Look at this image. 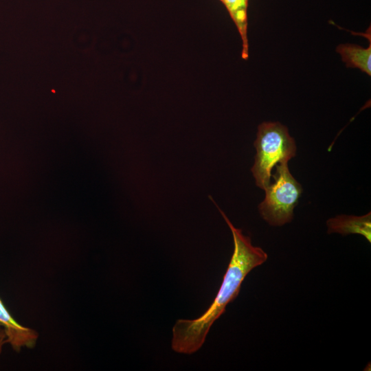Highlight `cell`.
Listing matches in <instances>:
<instances>
[{"label": "cell", "mask_w": 371, "mask_h": 371, "mask_svg": "<svg viewBox=\"0 0 371 371\" xmlns=\"http://www.w3.org/2000/svg\"><path fill=\"white\" fill-rule=\"evenodd\" d=\"M209 197L232 232L234 251L220 289L208 309L195 319H179L175 324L171 347L181 354L191 355L200 349L211 326L225 312L227 304L238 296L245 278L268 258L262 248L251 244L249 236H245L240 229L233 225L214 199Z\"/></svg>", "instance_id": "cell-1"}, {"label": "cell", "mask_w": 371, "mask_h": 371, "mask_svg": "<svg viewBox=\"0 0 371 371\" xmlns=\"http://www.w3.org/2000/svg\"><path fill=\"white\" fill-rule=\"evenodd\" d=\"M254 144L256 155L251 172L256 186L265 190L271 183L273 168L294 157L296 145L287 127L278 122L260 124Z\"/></svg>", "instance_id": "cell-2"}, {"label": "cell", "mask_w": 371, "mask_h": 371, "mask_svg": "<svg viewBox=\"0 0 371 371\" xmlns=\"http://www.w3.org/2000/svg\"><path fill=\"white\" fill-rule=\"evenodd\" d=\"M274 179L265 189V197L258 205L262 218L270 225L282 226L292 221L293 209L302 192L301 185L290 173L288 162L276 166Z\"/></svg>", "instance_id": "cell-3"}, {"label": "cell", "mask_w": 371, "mask_h": 371, "mask_svg": "<svg viewBox=\"0 0 371 371\" xmlns=\"http://www.w3.org/2000/svg\"><path fill=\"white\" fill-rule=\"evenodd\" d=\"M0 326L5 331L7 343L16 352H20L23 348L35 347L39 336L38 332L18 323L12 316L1 297Z\"/></svg>", "instance_id": "cell-4"}, {"label": "cell", "mask_w": 371, "mask_h": 371, "mask_svg": "<svg viewBox=\"0 0 371 371\" xmlns=\"http://www.w3.org/2000/svg\"><path fill=\"white\" fill-rule=\"evenodd\" d=\"M328 233H339L343 236L350 234H360L371 243V214L363 216L339 215L329 218L327 222Z\"/></svg>", "instance_id": "cell-5"}, {"label": "cell", "mask_w": 371, "mask_h": 371, "mask_svg": "<svg viewBox=\"0 0 371 371\" xmlns=\"http://www.w3.org/2000/svg\"><path fill=\"white\" fill-rule=\"evenodd\" d=\"M228 12L240 34L242 42L241 58H249V42L247 37L249 0H219Z\"/></svg>", "instance_id": "cell-6"}, {"label": "cell", "mask_w": 371, "mask_h": 371, "mask_svg": "<svg viewBox=\"0 0 371 371\" xmlns=\"http://www.w3.org/2000/svg\"><path fill=\"white\" fill-rule=\"evenodd\" d=\"M371 41L369 47L363 48L354 44H341L336 48L347 68L359 69L371 76Z\"/></svg>", "instance_id": "cell-7"}, {"label": "cell", "mask_w": 371, "mask_h": 371, "mask_svg": "<svg viewBox=\"0 0 371 371\" xmlns=\"http://www.w3.org/2000/svg\"><path fill=\"white\" fill-rule=\"evenodd\" d=\"M7 343V337L3 329L0 326V355L2 352L3 348Z\"/></svg>", "instance_id": "cell-8"}]
</instances>
